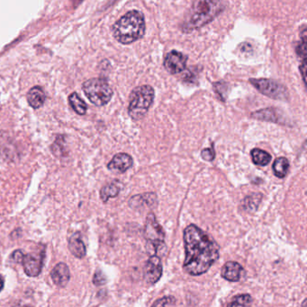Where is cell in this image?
Returning a JSON list of instances; mask_svg holds the SVG:
<instances>
[{"label": "cell", "mask_w": 307, "mask_h": 307, "mask_svg": "<svg viewBox=\"0 0 307 307\" xmlns=\"http://www.w3.org/2000/svg\"><path fill=\"white\" fill-rule=\"evenodd\" d=\"M186 257L183 270L191 276H200L209 271L220 257V247L212 237L196 225L184 230Z\"/></svg>", "instance_id": "6da1fadb"}, {"label": "cell", "mask_w": 307, "mask_h": 307, "mask_svg": "<svg viewBox=\"0 0 307 307\" xmlns=\"http://www.w3.org/2000/svg\"><path fill=\"white\" fill-rule=\"evenodd\" d=\"M145 31L143 15L138 11H130L113 26V34L122 44H130L141 39Z\"/></svg>", "instance_id": "7a4b0ae2"}, {"label": "cell", "mask_w": 307, "mask_h": 307, "mask_svg": "<svg viewBox=\"0 0 307 307\" xmlns=\"http://www.w3.org/2000/svg\"><path fill=\"white\" fill-rule=\"evenodd\" d=\"M222 8L220 0H198L193 5L188 18L184 22L183 30L193 31L213 20Z\"/></svg>", "instance_id": "3957f363"}, {"label": "cell", "mask_w": 307, "mask_h": 307, "mask_svg": "<svg viewBox=\"0 0 307 307\" xmlns=\"http://www.w3.org/2000/svg\"><path fill=\"white\" fill-rule=\"evenodd\" d=\"M154 100V89L151 86L136 87L131 92L128 113L133 120H140L148 113Z\"/></svg>", "instance_id": "277c9868"}, {"label": "cell", "mask_w": 307, "mask_h": 307, "mask_svg": "<svg viewBox=\"0 0 307 307\" xmlns=\"http://www.w3.org/2000/svg\"><path fill=\"white\" fill-rule=\"evenodd\" d=\"M84 92L96 106H104L113 96V90L103 78H91L84 83Z\"/></svg>", "instance_id": "5b68a950"}, {"label": "cell", "mask_w": 307, "mask_h": 307, "mask_svg": "<svg viewBox=\"0 0 307 307\" xmlns=\"http://www.w3.org/2000/svg\"><path fill=\"white\" fill-rule=\"evenodd\" d=\"M250 83L256 89L268 97L275 100H286L288 97L287 89L280 83L271 79H250Z\"/></svg>", "instance_id": "8992f818"}, {"label": "cell", "mask_w": 307, "mask_h": 307, "mask_svg": "<svg viewBox=\"0 0 307 307\" xmlns=\"http://www.w3.org/2000/svg\"><path fill=\"white\" fill-rule=\"evenodd\" d=\"M145 238L149 247L152 248L153 251L156 252L165 246L164 231L152 213L149 214L146 219Z\"/></svg>", "instance_id": "52a82bcc"}, {"label": "cell", "mask_w": 307, "mask_h": 307, "mask_svg": "<svg viewBox=\"0 0 307 307\" xmlns=\"http://www.w3.org/2000/svg\"><path fill=\"white\" fill-rule=\"evenodd\" d=\"M45 257V250L38 251L35 253L25 254L22 264L24 267V271L27 276H37L40 275L43 267V261Z\"/></svg>", "instance_id": "ba28073f"}, {"label": "cell", "mask_w": 307, "mask_h": 307, "mask_svg": "<svg viewBox=\"0 0 307 307\" xmlns=\"http://www.w3.org/2000/svg\"><path fill=\"white\" fill-rule=\"evenodd\" d=\"M187 57L178 51H173L167 54L164 67L172 75L182 72L187 65Z\"/></svg>", "instance_id": "9c48e42d"}, {"label": "cell", "mask_w": 307, "mask_h": 307, "mask_svg": "<svg viewBox=\"0 0 307 307\" xmlns=\"http://www.w3.org/2000/svg\"><path fill=\"white\" fill-rule=\"evenodd\" d=\"M145 280L149 285H154L162 276V261L159 256L151 255L146 262Z\"/></svg>", "instance_id": "30bf717a"}, {"label": "cell", "mask_w": 307, "mask_h": 307, "mask_svg": "<svg viewBox=\"0 0 307 307\" xmlns=\"http://www.w3.org/2000/svg\"><path fill=\"white\" fill-rule=\"evenodd\" d=\"M133 164L134 161L131 155L128 154L119 153L116 154L110 161L109 164H107V168L114 173L123 174L130 169Z\"/></svg>", "instance_id": "8fae6325"}, {"label": "cell", "mask_w": 307, "mask_h": 307, "mask_svg": "<svg viewBox=\"0 0 307 307\" xmlns=\"http://www.w3.org/2000/svg\"><path fill=\"white\" fill-rule=\"evenodd\" d=\"M51 277L53 283L58 287H66L70 278V272L68 265L64 262L58 263L51 272Z\"/></svg>", "instance_id": "7c38bea8"}, {"label": "cell", "mask_w": 307, "mask_h": 307, "mask_svg": "<svg viewBox=\"0 0 307 307\" xmlns=\"http://www.w3.org/2000/svg\"><path fill=\"white\" fill-rule=\"evenodd\" d=\"M243 274H244L243 268L236 261L226 262L221 272V276L230 282L239 281L243 276Z\"/></svg>", "instance_id": "4fadbf2b"}, {"label": "cell", "mask_w": 307, "mask_h": 307, "mask_svg": "<svg viewBox=\"0 0 307 307\" xmlns=\"http://www.w3.org/2000/svg\"><path fill=\"white\" fill-rule=\"evenodd\" d=\"M68 249L73 255L78 259H82L87 253L86 246L81 239L80 234L77 232L70 236L68 240Z\"/></svg>", "instance_id": "5bb4252c"}, {"label": "cell", "mask_w": 307, "mask_h": 307, "mask_svg": "<svg viewBox=\"0 0 307 307\" xmlns=\"http://www.w3.org/2000/svg\"><path fill=\"white\" fill-rule=\"evenodd\" d=\"M156 203L157 196L154 193H146V194L134 196L129 201L131 208L135 210L141 209L143 206L151 208L155 206Z\"/></svg>", "instance_id": "9a60e30c"}, {"label": "cell", "mask_w": 307, "mask_h": 307, "mask_svg": "<svg viewBox=\"0 0 307 307\" xmlns=\"http://www.w3.org/2000/svg\"><path fill=\"white\" fill-rule=\"evenodd\" d=\"M27 102L34 109L42 107L45 102V93L42 87H34L27 92Z\"/></svg>", "instance_id": "2e32d148"}, {"label": "cell", "mask_w": 307, "mask_h": 307, "mask_svg": "<svg viewBox=\"0 0 307 307\" xmlns=\"http://www.w3.org/2000/svg\"><path fill=\"white\" fill-rule=\"evenodd\" d=\"M68 102L73 109V111L78 115H84L87 113L88 106L86 102L80 98L77 92H72L68 96Z\"/></svg>", "instance_id": "e0dca14e"}, {"label": "cell", "mask_w": 307, "mask_h": 307, "mask_svg": "<svg viewBox=\"0 0 307 307\" xmlns=\"http://www.w3.org/2000/svg\"><path fill=\"white\" fill-rule=\"evenodd\" d=\"M254 164L260 166H266L271 163V155L268 152L260 149H254L250 152Z\"/></svg>", "instance_id": "ac0fdd59"}, {"label": "cell", "mask_w": 307, "mask_h": 307, "mask_svg": "<svg viewBox=\"0 0 307 307\" xmlns=\"http://www.w3.org/2000/svg\"><path fill=\"white\" fill-rule=\"evenodd\" d=\"M120 192L119 185L110 184L104 186L100 190V198L104 203H106L109 199L117 197Z\"/></svg>", "instance_id": "d6986e66"}, {"label": "cell", "mask_w": 307, "mask_h": 307, "mask_svg": "<svg viewBox=\"0 0 307 307\" xmlns=\"http://www.w3.org/2000/svg\"><path fill=\"white\" fill-rule=\"evenodd\" d=\"M289 169V162L285 157L276 158L273 164V171L276 177L284 178Z\"/></svg>", "instance_id": "ffe728a7"}, {"label": "cell", "mask_w": 307, "mask_h": 307, "mask_svg": "<svg viewBox=\"0 0 307 307\" xmlns=\"http://www.w3.org/2000/svg\"><path fill=\"white\" fill-rule=\"evenodd\" d=\"M261 199H262V195L260 193H254V194L247 196L242 203L245 210H250V211H255L258 210Z\"/></svg>", "instance_id": "44dd1931"}, {"label": "cell", "mask_w": 307, "mask_h": 307, "mask_svg": "<svg viewBox=\"0 0 307 307\" xmlns=\"http://www.w3.org/2000/svg\"><path fill=\"white\" fill-rule=\"evenodd\" d=\"M251 116L255 119H258V120H261V121H268V122H273V123L278 122L276 120V113L273 109L260 110L259 112L252 113Z\"/></svg>", "instance_id": "7402d4cb"}, {"label": "cell", "mask_w": 307, "mask_h": 307, "mask_svg": "<svg viewBox=\"0 0 307 307\" xmlns=\"http://www.w3.org/2000/svg\"><path fill=\"white\" fill-rule=\"evenodd\" d=\"M252 304V297L249 294L239 295L232 300L227 307H249Z\"/></svg>", "instance_id": "603a6c76"}, {"label": "cell", "mask_w": 307, "mask_h": 307, "mask_svg": "<svg viewBox=\"0 0 307 307\" xmlns=\"http://www.w3.org/2000/svg\"><path fill=\"white\" fill-rule=\"evenodd\" d=\"M176 301V299L173 297H164L158 299L153 303L151 307H166L169 305H172Z\"/></svg>", "instance_id": "cb8c5ba5"}, {"label": "cell", "mask_w": 307, "mask_h": 307, "mask_svg": "<svg viewBox=\"0 0 307 307\" xmlns=\"http://www.w3.org/2000/svg\"><path fill=\"white\" fill-rule=\"evenodd\" d=\"M106 276H104V273L101 271H97L95 272L94 276H93V284L95 286H103L106 283Z\"/></svg>", "instance_id": "d4e9b609"}, {"label": "cell", "mask_w": 307, "mask_h": 307, "mask_svg": "<svg viewBox=\"0 0 307 307\" xmlns=\"http://www.w3.org/2000/svg\"><path fill=\"white\" fill-rule=\"evenodd\" d=\"M201 156H202V158L204 160L208 161V162H212L214 157H215V154H214L213 148L203 149L202 152H201Z\"/></svg>", "instance_id": "484cf974"}, {"label": "cell", "mask_w": 307, "mask_h": 307, "mask_svg": "<svg viewBox=\"0 0 307 307\" xmlns=\"http://www.w3.org/2000/svg\"><path fill=\"white\" fill-rule=\"evenodd\" d=\"M24 252L22 251V250H16L14 251L12 254H11V260L16 262V263H22L23 259H24Z\"/></svg>", "instance_id": "4316f807"}, {"label": "cell", "mask_w": 307, "mask_h": 307, "mask_svg": "<svg viewBox=\"0 0 307 307\" xmlns=\"http://www.w3.org/2000/svg\"><path fill=\"white\" fill-rule=\"evenodd\" d=\"M4 285H5V280H4V277L2 275H0V292L3 290L4 288Z\"/></svg>", "instance_id": "83f0119b"}]
</instances>
